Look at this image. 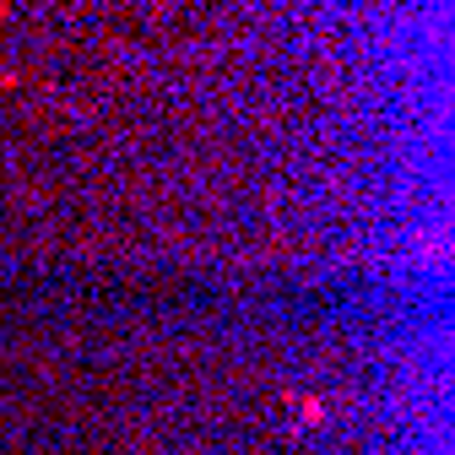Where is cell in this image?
<instances>
[{"label":"cell","mask_w":455,"mask_h":455,"mask_svg":"<svg viewBox=\"0 0 455 455\" xmlns=\"http://www.w3.org/2000/svg\"><path fill=\"white\" fill-rule=\"evenodd\" d=\"M299 418H304V423H320V418H325V402H315V395H309V402L299 407Z\"/></svg>","instance_id":"1"}]
</instances>
